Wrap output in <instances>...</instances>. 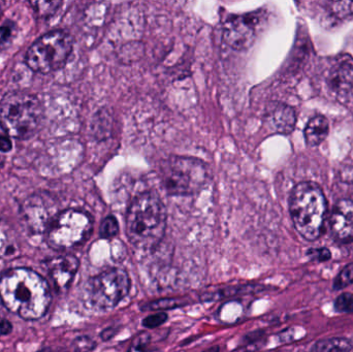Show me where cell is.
Returning a JSON list of instances; mask_svg holds the SVG:
<instances>
[{"label":"cell","instance_id":"ac0fdd59","mask_svg":"<svg viewBox=\"0 0 353 352\" xmlns=\"http://www.w3.org/2000/svg\"><path fill=\"white\" fill-rule=\"evenodd\" d=\"M31 6H33L34 10H37L39 16L45 17V18H48V17L52 16V14H55L57 12L59 6H61V2L60 1H37V2H31Z\"/></svg>","mask_w":353,"mask_h":352},{"label":"cell","instance_id":"f546056e","mask_svg":"<svg viewBox=\"0 0 353 352\" xmlns=\"http://www.w3.org/2000/svg\"><path fill=\"white\" fill-rule=\"evenodd\" d=\"M203 352H219V347L214 346L212 349H207V351Z\"/></svg>","mask_w":353,"mask_h":352},{"label":"cell","instance_id":"44dd1931","mask_svg":"<svg viewBox=\"0 0 353 352\" xmlns=\"http://www.w3.org/2000/svg\"><path fill=\"white\" fill-rule=\"evenodd\" d=\"M150 336L147 333H143V334L139 335L134 342H132V346H130V351L128 352H155L152 349H149V344H150Z\"/></svg>","mask_w":353,"mask_h":352},{"label":"cell","instance_id":"83f0119b","mask_svg":"<svg viewBox=\"0 0 353 352\" xmlns=\"http://www.w3.org/2000/svg\"><path fill=\"white\" fill-rule=\"evenodd\" d=\"M12 143L8 136H0V152H8L12 150Z\"/></svg>","mask_w":353,"mask_h":352},{"label":"cell","instance_id":"6da1fadb","mask_svg":"<svg viewBox=\"0 0 353 352\" xmlns=\"http://www.w3.org/2000/svg\"><path fill=\"white\" fill-rule=\"evenodd\" d=\"M0 299L6 309L23 320L43 318L49 309L51 293L47 281L29 269L8 271L0 278Z\"/></svg>","mask_w":353,"mask_h":352},{"label":"cell","instance_id":"d4e9b609","mask_svg":"<svg viewBox=\"0 0 353 352\" xmlns=\"http://www.w3.org/2000/svg\"><path fill=\"white\" fill-rule=\"evenodd\" d=\"M179 300L169 299V300H161V301L153 302V303L149 304L146 306L147 309L149 310H161V309H171V308H175L176 306H180Z\"/></svg>","mask_w":353,"mask_h":352},{"label":"cell","instance_id":"ba28073f","mask_svg":"<svg viewBox=\"0 0 353 352\" xmlns=\"http://www.w3.org/2000/svg\"><path fill=\"white\" fill-rule=\"evenodd\" d=\"M130 289L128 273L121 269H110L88 281L87 299L95 309H113L128 295Z\"/></svg>","mask_w":353,"mask_h":352},{"label":"cell","instance_id":"8fae6325","mask_svg":"<svg viewBox=\"0 0 353 352\" xmlns=\"http://www.w3.org/2000/svg\"><path fill=\"white\" fill-rule=\"evenodd\" d=\"M79 270V260L74 256H62L48 262V271L55 289L64 291L68 289Z\"/></svg>","mask_w":353,"mask_h":352},{"label":"cell","instance_id":"9c48e42d","mask_svg":"<svg viewBox=\"0 0 353 352\" xmlns=\"http://www.w3.org/2000/svg\"><path fill=\"white\" fill-rule=\"evenodd\" d=\"M259 12L232 16L223 25V39L234 50H247L253 45L261 24Z\"/></svg>","mask_w":353,"mask_h":352},{"label":"cell","instance_id":"4316f807","mask_svg":"<svg viewBox=\"0 0 353 352\" xmlns=\"http://www.w3.org/2000/svg\"><path fill=\"white\" fill-rule=\"evenodd\" d=\"M14 25L4 24L0 27V48L6 47L14 34Z\"/></svg>","mask_w":353,"mask_h":352},{"label":"cell","instance_id":"5bb4252c","mask_svg":"<svg viewBox=\"0 0 353 352\" xmlns=\"http://www.w3.org/2000/svg\"><path fill=\"white\" fill-rule=\"evenodd\" d=\"M330 124L325 116H316L307 124L305 138L311 147L319 146L329 134Z\"/></svg>","mask_w":353,"mask_h":352},{"label":"cell","instance_id":"484cf974","mask_svg":"<svg viewBox=\"0 0 353 352\" xmlns=\"http://www.w3.org/2000/svg\"><path fill=\"white\" fill-rule=\"evenodd\" d=\"M74 347L77 352H88L94 347V342L88 337H80L74 341Z\"/></svg>","mask_w":353,"mask_h":352},{"label":"cell","instance_id":"9a60e30c","mask_svg":"<svg viewBox=\"0 0 353 352\" xmlns=\"http://www.w3.org/2000/svg\"><path fill=\"white\" fill-rule=\"evenodd\" d=\"M311 352H353V347L347 339L330 338L317 342Z\"/></svg>","mask_w":353,"mask_h":352},{"label":"cell","instance_id":"8992f818","mask_svg":"<svg viewBox=\"0 0 353 352\" xmlns=\"http://www.w3.org/2000/svg\"><path fill=\"white\" fill-rule=\"evenodd\" d=\"M208 180L205 165L191 157H173L161 167V181L173 196H189L199 191Z\"/></svg>","mask_w":353,"mask_h":352},{"label":"cell","instance_id":"5b68a950","mask_svg":"<svg viewBox=\"0 0 353 352\" xmlns=\"http://www.w3.org/2000/svg\"><path fill=\"white\" fill-rule=\"evenodd\" d=\"M72 45L74 41L68 32L51 31L29 48L25 61L33 72L50 74L63 68L72 54Z\"/></svg>","mask_w":353,"mask_h":352},{"label":"cell","instance_id":"d6986e66","mask_svg":"<svg viewBox=\"0 0 353 352\" xmlns=\"http://www.w3.org/2000/svg\"><path fill=\"white\" fill-rule=\"evenodd\" d=\"M119 231V227H118L117 220L114 216H108L105 220L101 222V237L103 239H111V238L117 236Z\"/></svg>","mask_w":353,"mask_h":352},{"label":"cell","instance_id":"7402d4cb","mask_svg":"<svg viewBox=\"0 0 353 352\" xmlns=\"http://www.w3.org/2000/svg\"><path fill=\"white\" fill-rule=\"evenodd\" d=\"M168 320V314L165 312H159V313L153 314L148 316L143 320V326L148 329H155L157 327L163 326Z\"/></svg>","mask_w":353,"mask_h":352},{"label":"cell","instance_id":"3957f363","mask_svg":"<svg viewBox=\"0 0 353 352\" xmlns=\"http://www.w3.org/2000/svg\"><path fill=\"white\" fill-rule=\"evenodd\" d=\"M290 211L294 227L304 239L321 237L327 218V205L323 190L313 182L298 184L290 194Z\"/></svg>","mask_w":353,"mask_h":352},{"label":"cell","instance_id":"603a6c76","mask_svg":"<svg viewBox=\"0 0 353 352\" xmlns=\"http://www.w3.org/2000/svg\"><path fill=\"white\" fill-rule=\"evenodd\" d=\"M329 4L337 16H350L353 14V2H331Z\"/></svg>","mask_w":353,"mask_h":352},{"label":"cell","instance_id":"52a82bcc","mask_svg":"<svg viewBox=\"0 0 353 352\" xmlns=\"http://www.w3.org/2000/svg\"><path fill=\"white\" fill-rule=\"evenodd\" d=\"M93 222L86 212L63 211L52 219L48 227V243L54 249H70L84 243L92 231Z\"/></svg>","mask_w":353,"mask_h":352},{"label":"cell","instance_id":"7a4b0ae2","mask_svg":"<svg viewBox=\"0 0 353 352\" xmlns=\"http://www.w3.org/2000/svg\"><path fill=\"white\" fill-rule=\"evenodd\" d=\"M167 229V210L157 192H144L137 196L126 215V235L130 243L140 250H152L159 246Z\"/></svg>","mask_w":353,"mask_h":352},{"label":"cell","instance_id":"e0dca14e","mask_svg":"<svg viewBox=\"0 0 353 352\" xmlns=\"http://www.w3.org/2000/svg\"><path fill=\"white\" fill-rule=\"evenodd\" d=\"M353 283V264L344 267L343 270L338 274L334 281V289L340 291L345 289Z\"/></svg>","mask_w":353,"mask_h":352},{"label":"cell","instance_id":"2e32d148","mask_svg":"<svg viewBox=\"0 0 353 352\" xmlns=\"http://www.w3.org/2000/svg\"><path fill=\"white\" fill-rule=\"evenodd\" d=\"M17 251L18 247L14 237L8 227L0 221V258H8L16 256Z\"/></svg>","mask_w":353,"mask_h":352},{"label":"cell","instance_id":"30bf717a","mask_svg":"<svg viewBox=\"0 0 353 352\" xmlns=\"http://www.w3.org/2000/svg\"><path fill=\"white\" fill-rule=\"evenodd\" d=\"M332 235L340 243L353 241V202L341 200L334 207L330 219Z\"/></svg>","mask_w":353,"mask_h":352},{"label":"cell","instance_id":"277c9868","mask_svg":"<svg viewBox=\"0 0 353 352\" xmlns=\"http://www.w3.org/2000/svg\"><path fill=\"white\" fill-rule=\"evenodd\" d=\"M43 115L39 99L25 91L6 93L0 103V126L6 136L19 140H27L37 134Z\"/></svg>","mask_w":353,"mask_h":352},{"label":"cell","instance_id":"ffe728a7","mask_svg":"<svg viewBox=\"0 0 353 352\" xmlns=\"http://www.w3.org/2000/svg\"><path fill=\"white\" fill-rule=\"evenodd\" d=\"M336 311L342 313H353V295L352 293H343L336 299Z\"/></svg>","mask_w":353,"mask_h":352},{"label":"cell","instance_id":"cb8c5ba5","mask_svg":"<svg viewBox=\"0 0 353 352\" xmlns=\"http://www.w3.org/2000/svg\"><path fill=\"white\" fill-rule=\"evenodd\" d=\"M307 256L310 260H317V262H327L331 260L332 253L327 248H317V249H309Z\"/></svg>","mask_w":353,"mask_h":352},{"label":"cell","instance_id":"4fadbf2b","mask_svg":"<svg viewBox=\"0 0 353 352\" xmlns=\"http://www.w3.org/2000/svg\"><path fill=\"white\" fill-rule=\"evenodd\" d=\"M268 124L278 134H288L294 130L296 116L294 110L284 103H274L267 113Z\"/></svg>","mask_w":353,"mask_h":352},{"label":"cell","instance_id":"f1b7e54d","mask_svg":"<svg viewBox=\"0 0 353 352\" xmlns=\"http://www.w3.org/2000/svg\"><path fill=\"white\" fill-rule=\"evenodd\" d=\"M12 331V326L8 320L0 318V336H6Z\"/></svg>","mask_w":353,"mask_h":352},{"label":"cell","instance_id":"7c38bea8","mask_svg":"<svg viewBox=\"0 0 353 352\" xmlns=\"http://www.w3.org/2000/svg\"><path fill=\"white\" fill-rule=\"evenodd\" d=\"M23 216L33 231L41 233L47 225L49 227V210L45 198L41 194L29 198L23 206Z\"/></svg>","mask_w":353,"mask_h":352},{"label":"cell","instance_id":"4dcf8cb0","mask_svg":"<svg viewBox=\"0 0 353 352\" xmlns=\"http://www.w3.org/2000/svg\"><path fill=\"white\" fill-rule=\"evenodd\" d=\"M37 352H53L51 351V349H43V351H37Z\"/></svg>","mask_w":353,"mask_h":352}]
</instances>
